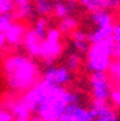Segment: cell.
<instances>
[{"label":"cell","mask_w":120,"mask_h":121,"mask_svg":"<svg viewBox=\"0 0 120 121\" xmlns=\"http://www.w3.org/2000/svg\"><path fill=\"white\" fill-rule=\"evenodd\" d=\"M47 84L58 86L68 80V73L65 68H50L46 73Z\"/></svg>","instance_id":"2"},{"label":"cell","mask_w":120,"mask_h":121,"mask_svg":"<svg viewBox=\"0 0 120 121\" xmlns=\"http://www.w3.org/2000/svg\"><path fill=\"white\" fill-rule=\"evenodd\" d=\"M36 7L40 13H47L52 10L53 5L50 0H36Z\"/></svg>","instance_id":"3"},{"label":"cell","mask_w":120,"mask_h":121,"mask_svg":"<svg viewBox=\"0 0 120 121\" xmlns=\"http://www.w3.org/2000/svg\"><path fill=\"white\" fill-rule=\"evenodd\" d=\"M79 1H80L82 4H84V5H85V4H87V3H88V0H79Z\"/></svg>","instance_id":"10"},{"label":"cell","mask_w":120,"mask_h":121,"mask_svg":"<svg viewBox=\"0 0 120 121\" xmlns=\"http://www.w3.org/2000/svg\"><path fill=\"white\" fill-rule=\"evenodd\" d=\"M10 28V14L7 13H1L0 14V31L6 30Z\"/></svg>","instance_id":"4"},{"label":"cell","mask_w":120,"mask_h":121,"mask_svg":"<svg viewBox=\"0 0 120 121\" xmlns=\"http://www.w3.org/2000/svg\"><path fill=\"white\" fill-rule=\"evenodd\" d=\"M55 10H57V12H58V14H60V16H65L66 13H67V6L65 5V4H62V3H57V5H55Z\"/></svg>","instance_id":"6"},{"label":"cell","mask_w":120,"mask_h":121,"mask_svg":"<svg viewBox=\"0 0 120 121\" xmlns=\"http://www.w3.org/2000/svg\"><path fill=\"white\" fill-rule=\"evenodd\" d=\"M91 83H93V90H94L97 102H106L112 95V89H111L109 82L107 80L105 73L94 72Z\"/></svg>","instance_id":"1"},{"label":"cell","mask_w":120,"mask_h":121,"mask_svg":"<svg viewBox=\"0 0 120 121\" xmlns=\"http://www.w3.org/2000/svg\"><path fill=\"white\" fill-rule=\"evenodd\" d=\"M17 3H18L19 5H22V4H25V3H28V0H16Z\"/></svg>","instance_id":"8"},{"label":"cell","mask_w":120,"mask_h":121,"mask_svg":"<svg viewBox=\"0 0 120 121\" xmlns=\"http://www.w3.org/2000/svg\"><path fill=\"white\" fill-rule=\"evenodd\" d=\"M3 41H4V36L1 35V32H0V46L3 44Z\"/></svg>","instance_id":"9"},{"label":"cell","mask_w":120,"mask_h":121,"mask_svg":"<svg viewBox=\"0 0 120 121\" xmlns=\"http://www.w3.org/2000/svg\"><path fill=\"white\" fill-rule=\"evenodd\" d=\"M11 116L10 114L5 113V112H0V121H10Z\"/></svg>","instance_id":"7"},{"label":"cell","mask_w":120,"mask_h":121,"mask_svg":"<svg viewBox=\"0 0 120 121\" xmlns=\"http://www.w3.org/2000/svg\"><path fill=\"white\" fill-rule=\"evenodd\" d=\"M12 9V0H0V14L7 13Z\"/></svg>","instance_id":"5"}]
</instances>
